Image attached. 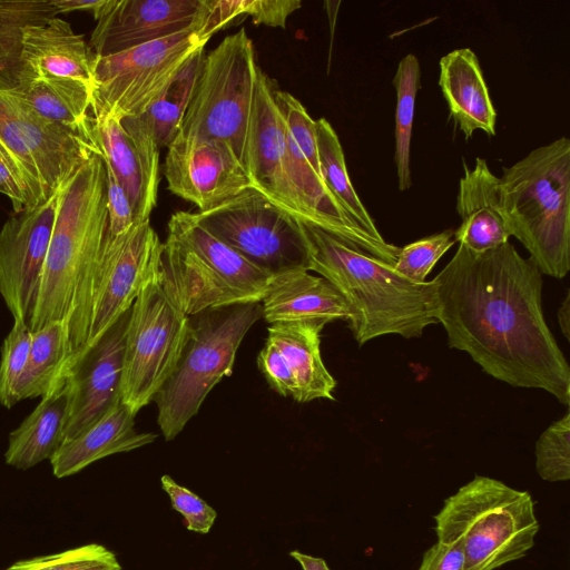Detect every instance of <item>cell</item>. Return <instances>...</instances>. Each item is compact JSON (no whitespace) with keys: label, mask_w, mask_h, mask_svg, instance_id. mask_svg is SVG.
I'll return each instance as SVG.
<instances>
[{"label":"cell","mask_w":570,"mask_h":570,"mask_svg":"<svg viewBox=\"0 0 570 570\" xmlns=\"http://www.w3.org/2000/svg\"><path fill=\"white\" fill-rule=\"evenodd\" d=\"M289 556L302 566L303 570H330L325 560L322 558L312 557L297 550L291 551Z\"/></svg>","instance_id":"cell-45"},{"label":"cell","mask_w":570,"mask_h":570,"mask_svg":"<svg viewBox=\"0 0 570 570\" xmlns=\"http://www.w3.org/2000/svg\"><path fill=\"white\" fill-rule=\"evenodd\" d=\"M161 246L150 220L136 223L115 237L106 233L94 278L86 348L131 308L145 285L158 273Z\"/></svg>","instance_id":"cell-12"},{"label":"cell","mask_w":570,"mask_h":570,"mask_svg":"<svg viewBox=\"0 0 570 570\" xmlns=\"http://www.w3.org/2000/svg\"><path fill=\"white\" fill-rule=\"evenodd\" d=\"M464 174L459 181L456 212L461 218L454 239L472 252L499 247L511 237L499 198V177L483 158L470 168L463 159Z\"/></svg>","instance_id":"cell-21"},{"label":"cell","mask_w":570,"mask_h":570,"mask_svg":"<svg viewBox=\"0 0 570 570\" xmlns=\"http://www.w3.org/2000/svg\"><path fill=\"white\" fill-rule=\"evenodd\" d=\"M6 570H121V566L114 552L91 543L56 554L21 560Z\"/></svg>","instance_id":"cell-34"},{"label":"cell","mask_w":570,"mask_h":570,"mask_svg":"<svg viewBox=\"0 0 570 570\" xmlns=\"http://www.w3.org/2000/svg\"><path fill=\"white\" fill-rule=\"evenodd\" d=\"M417 570H465V557L458 544L436 540L423 553Z\"/></svg>","instance_id":"cell-43"},{"label":"cell","mask_w":570,"mask_h":570,"mask_svg":"<svg viewBox=\"0 0 570 570\" xmlns=\"http://www.w3.org/2000/svg\"><path fill=\"white\" fill-rule=\"evenodd\" d=\"M204 0H116L89 41L98 57L111 56L188 29H200Z\"/></svg>","instance_id":"cell-17"},{"label":"cell","mask_w":570,"mask_h":570,"mask_svg":"<svg viewBox=\"0 0 570 570\" xmlns=\"http://www.w3.org/2000/svg\"><path fill=\"white\" fill-rule=\"evenodd\" d=\"M105 168L108 213L107 235L115 237L126 233L134 226V224H136V222L134 210L126 191L119 184L110 167L105 164Z\"/></svg>","instance_id":"cell-41"},{"label":"cell","mask_w":570,"mask_h":570,"mask_svg":"<svg viewBox=\"0 0 570 570\" xmlns=\"http://www.w3.org/2000/svg\"><path fill=\"white\" fill-rule=\"evenodd\" d=\"M439 86L466 140L478 129L495 135L497 111L479 59L471 49H455L441 58Z\"/></svg>","instance_id":"cell-22"},{"label":"cell","mask_w":570,"mask_h":570,"mask_svg":"<svg viewBox=\"0 0 570 570\" xmlns=\"http://www.w3.org/2000/svg\"><path fill=\"white\" fill-rule=\"evenodd\" d=\"M301 4L299 0H246L245 14L256 24L285 28L287 18Z\"/></svg>","instance_id":"cell-42"},{"label":"cell","mask_w":570,"mask_h":570,"mask_svg":"<svg viewBox=\"0 0 570 570\" xmlns=\"http://www.w3.org/2000/svg\"><path fill=\"white\" fill-rule=\"evenodd\" d=\"M326 324L323 320L281 321L267 328L266 340L278 348L295 379L298 403L334 400L336 382L324 365L320 348Z\"/></svg>","instance_id":"cell-27"},{"label":"cell","mask_w":570,"mask_h":570,"mask_svg":"<svg viewBox=\"0 0 570 570\" xmlns=\"http://www.w3.org/2000/svg\"><path fill=\"white\" fill-rule=\"evenodd\" d=\"M160 482L170 498L173 508L185 518L186 528L202 534L208 533L217 517L216 511L197 494L176 483L169 475H163Z\"/></svg>","instance_id":"cell-38"},{"label":"cell","mask_w":570,"mask_h":570,"mask_svg":"<svg viewBox=\"0 0 570 570\" xmlns=\"http://www.w3.org/2000/svg\"><path fill=\"white\" fill-rule=\"evenodd\" d=\"M194 215L215 237L272 276L308 271L304 223L254 188Z\"/></svg>","instance_id":"cell-10"},{"label":"cell","mask_w":570,"mask_h":570,"mask_svg":"<svg viewBox=\"0 0 570 570\" xmlns=\"http://www.w3.org/2000/svg\"><path fill=\"white\" fill-rule=\"evenodd\" d=\"M127 311L94 345L72 356L66 373L69 385L63 442L102 417L120 400Z\"/></svg>","instance_id":"cell-15"},{"label":"cell","mask_w":570,"mask_h":570,"mask_svg":"<svg viewBox=\"0 0 570 570\" xmlns=\"http://www.w3.org/2000/svg\"><path fill=\"white\" fill-rule=\"evenodd\" d=\"M58 13L88 11L98 21L115 4L116 0H50Z\"/></svg>","instance_id":"cell-44"},{"label":"cell","mask_w":570,"mask_h":570,"mask_svg":"<svg viewBox=\"0 0 570 570\" xmlns=\"http://www.w3.org/2000/svg\"><path fill=\"white\" fill-rule=\"evenodd\" d=\"M31 331L23 321H13L11 331L1 345L0 403L11 409L17 402V386L27 364Z\"/></svg>","instance_id":"cell-35"},{"label":"cell","mask_w":570,"mask_h":570,"mask_svg":"<svg viewBox=\"0 0 570 570\" xmlns=\"http://www.w3.org/2000/svg\"><path fill=\"white\" fill-rule=\"evenodd\" d=\"M263 317L262 304L243 303L190 317V333L180 361L155 396L157 423L166 441L194 417L213 387L233 371L237 350Z\"/></svg>","instance_id":"cell-6"},{"label":"cell","mask_w":570,"mask_h":570,"mask_svg":"<svg viewBox=\"0 0 570 570\" xmlns=\"http://www.w3.org/2000/svg\"><path fill=\"white\" fill-rule=\"evenodd\" d=\"M66 368L51 391L10 433L4 453L7 464L20 470L30 469L50 459L62 444L69 405Z\"/></svg>","instance_id":"cell-28"},{"label":"cell","mask_w":570,"mask_h":570,"mask_svg":"<svg viewBox=\"0 0 570 570\" xmlns=\"http://www.w3.org/2000/svg\"><path fill=\"white\" fill-rule=\"evenodd\" d=\"M108 227L106 168L92 155L62 184L57 215L28 323L31 332L69 321L73 355L87 345L94 278Z\"/></svg>","instance_id":"cell-2"},{"label":"cell","mask_w":570,"mask_h":570,"mask_svg":"<svg viewBox=\"0 0 570 570\" xmlns=\"http://www.w3.org/2000/svg\"><path fill=\"white\" fill-rule=\"evenodd\" d=\"M61 186L35 207L14 213L0 229V295L13 321L27 325L39 291Z\"/></svg>","instance_id":"cell-13"},{"label":"cell","mask_w":570,"mask_h":570,"mask_svg":"<svg viewBox=\"0 0 570 570\" xmlns=\"http://www.w3.org/2000/svg\"><path fill=\"white\" fill-rule=\"evenodd\" d=\"M535 470L548 482L570 479V412L550 424L534 446Z\"/></svg>","instance_id":"cell-33"},{"label":"cell","mask_w":570,"mask_h":570,"mask_svg":"<svg viewBox=\"0 0 570 570\" xmlns=\"http://www.w3.org/2000/svg\"><path fill=\"white\" fill-rule=\"evenodd\" d=\"M315 132L321 173L326 186L361 228L376 238H383L351 183L343 148L334 128L325 118H320L315 120Z\"/></svg>","instance_id":"cell-31"},{"label":"cell","mask_w":570,"mask_h":570,"mask_svg":"<svg viewBox=\"0 0 570 570\" xmlns=\"http://www.w3.org/2000/svg\"><path fill=\"white\" fill-rule=\"evenodd\" d=\"M258 69L254 45L245 29L225 37L204 57L176 137L224 141L246 168V145Z\"/></svg>","instance_id":"cell-7"},{"label":"cell","mask_w":570,"mask_h":570,"mask_svg":"<svg viewBox=\"0 0 570 570\" xmlns=\"http://www.w3.org/2000/svg\"><path fill=\"white\" fill-rule=\"evenodd\" d=\"M273 97L286 129L313 169L322 177L315 120L312 119L302 102L292 94L273 87Z\"/></svg>","instance_id":"cell-37"},{"label":"cell","mask_w":570,"mask_h":570,"mask_svg":"<svg viewBox=\"0 0 570 570\" xmlns=\"http://www.w3.org/2000/svg\"><path fill=\"white\" fill-rule=\"evenodd\" d=\"M204 57V47L197 49L144 112L121 120L138 153L155 170L159 168L160 149L168 147L180 129Z\"/></svg>","instance_id":"cell-20"},{"label":"cell","mask_w":570,"mask_h":570,"mask_svg":"<svg viewBox=\"0 0 570 570\" xmlns=\"http://www.w3.org/2000/svg\"><path fill=\"white\" fill-rule=\"evenodd\" d=\"M454 243V229L423 237L400 248L393 267L414 283H425L434 265Z\"/></svg>","instance_id":"cell-36"},{"label":"cell","mask_w":570,"mask_h":570,"mask_svg":"<svg viewBox=\"0 0 570 570\" xmlns=\"http://www.w3.org/2000/svg\"><path fill=\"white\" fill-rule=\"evenodd\" d=\"M558 323L562 334L569 341L570 340V295L569 291L566 294L563 302L558 309Z\"/></svg>","instance_id":"cell-46"},{"label":"cell","mask_w":570,"mask_h":570,"mask_svg":"<svg viewBox=\"0 0 570 570\" xmlns=\"http://www.w3.org/2000/svg\"><path fill=\"white\" fill-rule=\"evenodd\" d=\"M168 237L209 264L247 303L264 298L272 275L257 268L208 232L190 212H176L168 222Z\"/></svg>","instance_id":"cell-26"},{"label":"cell","mask_w":570,"mask_h":570,"mask_svg":"<svg viewBox=\"0 0 570 570\" xmlns=\"http://www.w3.org/2000/svg\"><path fill=\"white\" fill-rule=\"evenodd\" d=\"M208 40L199 29H188L111 56H96L92 117L114 116L122 120L140 115Z\"/></svg>","instance_id":"cell-9"},{"label":"cell","mask_w":570,"mask_h":570,"mask_svg":"<svg viewBox=\"0 0 570 570\" xmlns=\"http://www.w3.org/2000/svg\"><path fill=\"white\" fill-rule=\"evenodd\" d=\"M0 193L11 200L14 213H20L39 204L24 171L1 142Z\"/></svg>","instance_id":"cell-39"},{"label":"cell","mask_w":570,"mask_h":570,"mask_svg":"<svg viewBox=\"0 0 570 570\" xmlns=\"http://www.w3.org/2000/svg\"><path fill=\"white\" fill-rule=\"evenodd\" d=\"M135 416L119 400L95 424L60 445L50 458L53 474L65 478L108 455L153 443L157 435L136 431Z\"/></svg>","instance_id":"cell-24"},{"label":"cell","mask_w":570,"mask_h":570,"mask_svg":"<svg viewBox=\"0 0 570 570\" xmlns=\"http://www.w3.org/2000/svg\"><path fill=\"white\" fill-rule=\"evenodd\" d=\"M31 333L27 364L17 386L18 402L48 394L75 353L68 320L51 322Z\"/></svg>","instance_id":"cell-30"},{"label":"cell","mask_w":570,"mask_h":570,"mask_svg":"<svg viewBox=\"0 0 570 570\" xmlns=\"http://www.w3.org/2000/svg\"><path fill=\"white\" fill-rule=\"evenodd\" d=\"M0 81L35 112L94 141L91 87L65 77L3 78Z\"/></svg>","instance_id":"cell-29"},{"label":"cell","mask_w":570,"mask_h":570,"mask_svg":"<svg viewBox=\"0 0 570 570\" xmlns=\"http://www.w3.org/2000/svg\"><path fill=\"white\" fill-rule=\"evenodd\" d=\"M432 281L450 347L497 380L569 405L570 367L546 322L543 282L530 257L510 242L482 253L460 244Z\"/></svg>","instance_id":"cell-1"},{"label":"cell","mask_w":570,"mask_h":570,"mask_svg":"<svg viewBox=\"0 0 570 570\" xmlns=\"http://www.w3.org/2000/svg\"><path fill=\"white\" fill-rule=\"evenodd\" d=\"M420 78L419 59L413 53H407L400 60L392 81L396 90L394 160L399 189L402 191L412 186L410 151Z\"/></svg>","instance_id":"cell-32"},{"label":"cell","mask_w":570,"mask_h":570,"mask_svg":"<svg viewBox=\"0 0 570 570\" xmlns=\"http://www.w3.org/2000/svg\"><path fill=\"white\" fill-rule=\"evenodd\" d=\"M257 365L269 386L282 396L297 400L295 379L278 348L266 340L257 356Z\"/></svg>","instance_id":"cell-40"},{"label":"cell","mask_w":570,"mask_h":570,"mask_svg":"<svg viewBox=\"0 0 570 570\" xmlns=\"http://www.w3.org/2000/svg\"><path fill=\"white\" fill-rule=\"evenodd\" d=\"M95 59L83 37L55 17L21 30L14 52L0 61V77H65L92 87Z\"/></svg>","instance_id":"cell-18"},{"label":"cell","mask_w":570,"mask_h":570,"mask_svg":"<svg viewBox=\"0 0 570 570\" xmlns=\"http://www.w3.org/2000/svg\"><path fill=\"white\" fill-rule=\"evenodd\" d=\"M273 87L259 68L247 136L246 170L254 189L302 223L312 225L286 171V129Z\"/></svg>","instance_id":"cell-16"},{"label":"cell","mask_w":570,"mask_h":570,"mask_svg":"<svg viewBox=\"0 0 570 570\" xmlns=\"http://www.w3.org/2000/svg\"><path fill=\"white\" fill-rule=\"evenodd\" d=\"M499 198L511 236L541 274L570 269V140L560 137L531 150L499 178Z\"/></svg>","instance_id":"cell-4"},{"label":"cell","mask_w":570,"mask_h":570,"mask_svg":"<svg viewBox=\"0 0 570 570\" xmlns=\"http://www.w3.org/2000/svg\"><path fill=\"white\" fill-rule=\"evenodd\" d=\"M159 278L168 296L189 317L247 303L209 264L168 236L161 246Z\"/></svg>","instance_id":"cell-19"},{"label":"cell","mask_w":570,"mask_h":570,"mask_svg":"<svg viewBox=\"0 0 570 570\" xmlns=\"http://www.w3.org/2000/svg\"><path fill=\"white\" fill-rule=\"evenodd\" d=\"M0 142L24 171L38 203L95 154V141L35 112L0 81Z\"/></svg>","instance_id":"cell-11"},{"label":"cell","mask_w":570,"mask_h":570,"mask_svg":"<svg viewBox=\"0 0 570 570\" xmlns=\"http://www.w3.org/2000/svg\"><path fill=\"white\" fill-rule=\"evenodd\" d=\"M190 317L164 289L158 273L136 297L126 328L120 400L136 415L175 372L190 333Z\"/></svg>","instance_id":"cell-8"},{"label":"cell","mask_w":570,"mask_h":570,"mask_svg":"<svg viewBox=\"0 0 570 570\" xmlns=\"http://www.w3.org/2000/svg\"><path fill=\"white\" fill-rule=\"evenodd\" d=\"M91 136L104 163L110 167L126 191L135 222L149 220L157 204L158 170L153 169L138 153L119 118L92 117Z\"/></svg>","instance_id":"cell-25"},{"label":"cell","mask_w":570,"mask_h":570,"mask_svg":"<svg viewBox=\"0 0 570 570\" xmlns=\"http://www.w3.org/2000/svg\"><path fill=\"white\" fill-rule=\"evenodd\" d=\"M438 541L458 544L465 570H495L527 556L539 531L528 491L475 475L433 515Z\"/></svg>","instance_id":"cell-5"},{"label":"cell","mask_w":570,"mask_h":570,"mask_svg":"<svg viewBox=\"0 0 570 570\" xmlns=\"http://www.w3.org/2000/svg\"><path fill=\"white\" fill-rule=\"evenodd\" d=\"M305 226L308 271L318 273L350 306L358 345L382 335L419 337L438 324L433 281L414 283L380 261L312 225Z\"/></svg>","instance_id":"cell-3"},{"label":"cell","mask_w":570,"mask_h":570,"mask_svg":"<svg viewBox=\"0 0 570 570\" xmlns=\"http://www.w3.org/2000/svg\"><path fill=\"white\" fill-rule=\"evenodd\" d=\"M263 317L281 321H348L350 306L342 294L322 276L298 269L273 276L261 302Z\"/></svg>","instance_id":"cell-23"},{"label":"cell","mask_w":570,"mask_h":570,"mask_svg":"<svg viewBox=\"0 0 570 570\" xmlns=\"http://www.w3.org/2000/svg\"><path fill=\"white\" fill-rule=\"evenodd\" d=\"M167 148L164 175L168 189L198 212L253 188L245 166L224 141L176 137Z\"/></svg>","instance_id":"cell-14"}]
</instances>
